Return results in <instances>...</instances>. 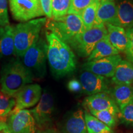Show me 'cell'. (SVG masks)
Masks as SVG:
<instances>
[{
  "mask_svg": "<svg viewBox=\"0 0 133 133\" xmlns=\"http://www.w3.org/2000/svg\"><path fill=\"white\" fill-rule=\"evenodd\" d=\"M47 59L54 77L62 78L76 70V61L73 50L53 33L46 31Z\"/></svg>",
  "mask_w": 133,
  "mask_h": 133,
  "instance_id": "obj_1",
  "label": "cell"
},
{
  "mask_svg": "<svg viewBox=\"0 0 133 133\" xmlns=\"http://www.w3.org/2000/svg\"><path fill=\"white\" fill-rule=\"evenodd\" d=\"M33 76L19 58L4 64L1 71V91L14 97L25 86L32 82Z\"/></svg>",
  "mask_w": 133,
  "mask_h": 133,
  "instance_id": "obj_2",
  "label": "cell"
},
{
  "mask_svg": "<svg viewBox=\"0 0 133 133\" xmlns=\"http://www.w3.org/2000/svg\"><path fill=\"white\" fill-rule=\"evenodd\" d=\"M47 22L46 18H37L21 22L14 28V55L22 57L26 51L39 38L41 29Z\"/></svg>",
  "mask_w": 133,
  "mask_h": 133,
  "instance_id": "obj_3",
  "label": "cell"
},
{
  "mask_svg": "<svg viewBox=\"0 0 133 133\" xmlns=\"http://www.w3.org/2000/svg\"><path fill=\"white\" fill-rule=\"evenodd\" d=\"M45 25L49 32L66 44L86 31L81 16L77 14H67L57 20L51 19Z\"/></svg>",
  "mask_w": 133,
  "mask_h": 133,
  "instance_id": "obj_4",
  "label": "cell"
},
{
  "mask_svg": "<svg viewBox=\"0 0 133 133\" xmlns=\"http://www.w3.org/2000/svg\"><path fill=\"white\" fill-rule=\"evenodd\" d=\"M47 42L39 38L22 57V62L30 71L33 78H42L46 74L47 61Z\"/></svg>",
  "mask_w": 133,
  "mask_h": 133,
  "instance_id": "obj_5",
  "label": "cell"
},
{
  "mask_svg": "<svg viewBox=\"0 0 133 133\" xmlns=\"http://www.w3.org/2000/svg\"><path fill=\"white\" fill-rule=\"evenodd\" d=\"M107 35V31L105 25H94L90 29L75 37L67 44L79 57H87L92 52L96 44Z\"/></svg>",
  "mask_w": 133,
  "mask_h": 133,
  "instance_id": "obj_6",
  "label": "cell"
},
{
  "mask_svg": "<svg viewBox=\"0 0 133 133\" xmlns=\"http://www.w3.org/2000/svg\"><path fill=\"white\" fill-rule=\"evenodd\" d=\"M10 11L17 21L25 22L44 16L39 0H8Z\"/></svg>",
  "mask_w": 133,
  "mask_h": 133,
  "instance_id": "obj_7",
  "label": "cell"
},
{
  "mask_svg": "<svg viewBox=\"0 0 133 133\" xmlns=\"http://www.w3.org/2000/svg\"><path fill=\"white\" fill-rule=\"evenodd\" d=\"M9 133H36V128L32 114L29 110L14 109L6 123Z\"/></svg>",
  "mask_w": 133,
  "mask_h": 133,
  "instance_id": "obj_8",
  "label": "cell"
},
{
  "mask_svg": "<svg viewBox=\"0 0 133 133\" xmlns=\"http://www.w3.org/2000/svg\"><path fill=\"white\" fill-rule=\"evenodd\" d=\"M122 60L119 54L102 58L91 61H86L83 65L84 70L90 71L98 75L112 78L116 66Z\"/></svg>",
  "mask_w": 133,
  "mask_h": 133,
  "instance_id": "obj_9",
  "label": "cell"
},
{
  "mask_svg": "<svg viewBox=\"0 0 133 133\" xmlns=\"http://www.w3.org/2000/svg\"><path fill=\"white\" fill-rule=\"evenodd\" d=\"M79 82L82 90L89 96L107 93L110 94L111 89L107 78L84 70L79 75Z\"/></svg>",
  "mask_w": 133,
  "mask_h": 133,
  "instance_id": "obj_10",
  "label": "cell"
},
{
  "mask_svg": "<svg viewBox=\"0 0 133 133\" xmlns=\"http://www.w3.org/2000/svg\"><path fill=\"white\" fill-rule=\"evenodd\" d=\"M35 123L39 127L45 126L51 122L54 111V99L49 92L43 93L38 104L34 109L30 110Z\"/></svg>",
  "mask_w": 133,
  "mask_h": 133,
  "instance_id": "obj_11",
  "label": "cell"
},
{
  "mask_svg": "<svg viewBox=\"0 0 133 133\" xmlns=\"http://www.w3.org/2000/svg\"><path fill=\"white\" fill-rule=\"evenodd\" d=\"M41 95V88L39 84H27L14 96L16 100L14 109L22 110L33 107L39 102Z\"/></svg>",
  "mask_w": 133,
  "mask_h": 133,
  "instance_id": "obj_12",
  "label": "cell"
},
{
  "mask_svg": "<svg viewBox=\"0 0 133 133\" xmlns=\"http://www.w3.org/2000/svg\"><path fill=\"white\" fill-rule=\"evenodd\" d=\"M116 17L112 25L124 29L133 27V0H116Z\"/></svg>",
  "mask_w": 133,
  "mask_h": 133,
  "instance_id": "obj_13",
  "label": "cell"
},
{
  "mask_svg": "<svg viewBox=\"0 0 133 133\" xmlns=\"http://www.w3.org/2000/svg\"><path fill=\"white\" fill-rule=\"evenodd\" d=\"M83 105L89 112L110 109H119L112 96L107 93H99L89 96L84 99Z\"/></svg>",
  "mask_w": 133,
  "mask_h": 133,
  "instance_id": "obj_14",
  "label": "cell"
},
{
  "mask_svg": "<svg viewBox=\"0 0 133 133\" xmlns=\"http://www.w3.org/2000/svg\"><path fill=\"white\" fill-rule=\"evenodd\" d=\"M116 17L115 2L109 0H100L94 25L112 24Z\"/></svg>",
  "mask_w": 133,
  "mask_h": 133,
  "instance_id": "obj_15",
  "label": "cell"
},
{
  "mask_svg": "<svg viewBox=\"0 0 133 133\" xmlns=\"http://www.w3.org/2000/svg\"><path fill=\"white\" fill-rule=\"evenodd\" d=\"M14 55V28L0 26V60Z\"/></svg>",
  "mask_w": 133,
  "mask_h": 133,
  "instance_id": "obj_16",
  "label": "cell"
},
{
  "mask_svg": "<svg viewBox=\"0 0 133 133\" xmlns=\"http://www.w3.org/2000/svg\"><path fill=\"white\" fill-rule=\"evenodd\" d=\"M107 38L112 46L119 52H124L128 43L126 31L123 28L112 24H106Z\"/></svg>",
  "mask_w": 133,
  "mask_h": 133,
  "instance_id": "obj_17",
  "label": "cell"
},
{
  "mask_svg": "<svg viewBox=\"0 0 133 133\" xmlns=\"http://www.w3.org/2000/svg\"><path fill=\"white\" fill-rule=\"evenodd\" d=\"M112 81L115 84H133V64L128 60H121L116 66Z\"/></svg>",
  "mask_w": 133,
  "mask_h": 133,
  "instance_id": "obj_18",
  "label": "cell"
},
{
  "mask_svg": "<svg viewBox=\"0 0 133 133\" xmlns=\"http://www.w3.org/2000/svg\"><path fill=\"white\" fill-rule=\"evenodd\" d=\"M110 94L120 110L133 101V86L129 84H115L111 89Z\"/></svg>",
  "mask_w": 133,
  "mask_h": 133,
  "instance_id": "obj_19",
  "label": "cell"
},
{
  "mask_svg": "<svg viewBox=\"0 0 133 133\" xmlns=\"http://www.w3.org/2000/svg\"><path fill=\"white\" fill-rule=\"evenodd\" d=\"M118 54H119V51L112 46L107 36H106L96 44L92 52L88 56L87 61H94Z\"/></svg>",
  "mask_w": 133,
  "mask_h": 133,
  "instance_id": "obj_20",
  "label": "cell"
},
{
  "mask_svg": "<svg viewBox=\"0 0 133 133\" xmlns=\"http://www.w3.org/2000/svg\"><path fill=\"white\" fill-rule=\"evenodd\" d=\"M64 133H87L84 112L81 110L75 112L67 119L64 128Z\"/></svg>",
  "mask_w": 133,
  "mask_h": 133,
  "instance_id": "obj_21",
  "label": "cell"
},
{
  "mask_svg": "<svg viewBox=\"0 0 133 133\" xmlns=\"http://www.w3.org/2000/svg\"><path fill=\"white\" fill-rule=\"evenodd\" d=\"M87 133H114L112 128L96 118L91 114H84Z\"/></svg>",
  "mask_w": 133,
  "mask_h": 133,
  "instance_id": "obj_22",
  "label": "cell"
},
{
  "mask_svg": "<svg viewBox=\"0 0 133 133\" xmlns=\"http://www.w3.org/2000/svg\"><path fill=\"white\" fill-rule=\"evenodd\" d=\"M90 114L110 128H114L119 118V109H110L102 111H91Z\"/></svg>",
  "mask_w": 133,
  "mask_h": 133,
  "instance_id": "obj_23",
  "label": "cell"
},
{
  "mask_svg": "<svg viewBox=\"0 0 133 133\" xmlns=\"http://www.w3.org/2000/svg\"><path fill=\"white\" fill-rule=\"evenodd\" d=\"M16 105L14 97L0 91V122L6 123L8 117Z\"/></svg>",
  "mask_w": 133,
  "mask_h": 133,
  "instance_id": "obj_24",
  "label": "cell"
},
{
  "mask_svg": "<svg viewBox=\"0 0 133 133\" xmlns=\"http://www.w3.org/2000/svg\"><path fill=\"white\" fill-rule=\"evenodd\" d=\"M99 1L100 0H95L92 4L88 6L80 14L83 25L86 30L90 29L94 25Z\"/></svg>",
  "mask_w": 133,
  "mask_h": 133,
  "instance_id": "obj_25",
  "label": "cell"
},
{
  "mask_svg": "<svg viewBox=\"0 0 133 133\" xmlns=\"http://www.w3.org/2000/svg\"><path fill=\"white\" fill-rule=\"evenodd\" d=\"M71 0H52V19L57 20L69 14Z\"/></svg>",
  "mask_w": 133,
  "mask_h": 133,
  "instance_id": "obj_26",
  "label": "cell"
},
{
  "mask_svg": "<svg viewBox=\"0 0 133 133\" xmlns=\"http://www.w3.org/2000/svg\"><path fill=\"white\" fill-rule=\"evenodd\" d=\"M95 0H71L70 8L68 14L79 15L88 6L92 4Z\"/></svg>",
  "mask_w": 133,
  "mask_h": 133,
  "instance_id": "obj_27",
  "label": "cell"
},
{
  "mask_svg": "<svg viewBox=\"0 0 133 133\" xmlns=\"http://www.w3.org/2000/svg\"><path fill=\"white\" fill-rule=\"evenodd\" d=\"M119 118L123 123L133 126V101L119 110Z\"/></svg>",
  "mask_w": 133,
  "mask_h": 133,
  "instance_id": "obj_28",
  "label": "cell"
},
{
  "mask_svg": "<svg viewBox=\"0 0 133 133\" xmlns=\"http://www.w3.org/2000/svg\"><path fill=\"white\" fill-rule=\"evenodd\" d=\"M126 35L128 43L124 52L128 61L133 64V27L126 30Z\"/></svg>",
  "mask_w": 133,
  "mask_h": 133,
  "instance_id": "obj_29",
  "label": "cell"
},
{
  "mask_svg": "<svg viewBox=\"0 0 133 133\" xmlns=\"http://www.w3.org/2000/svg\"><path fill=\"white\" fill-rule=\"evenodd\" d=\"M8 0H0V26L9 25Z\"/></svg>",
  "mask_w": 133,
  "mask_h": 133,
  "instance_id": "obj_30",
  "label": "cell"
},
{
  "mask_svg": "<svg viewBox=\"0 0 133 133\" xmlns=\"http://www.w3.org/2000/svg\"><path fill=\"white\" fill-rule=\"evenodd\" d=\"M52 0H39L44 15L49 19H52Z\"/></svg>",
  "mask_w": 133,
  "mask_h": 133,
  "instance_id": "obj_31",
  "label": "cell"
},
{
  "mask_svg": "<svg viewBox=\"0 0 133 133\" xmlns=\"http://www.w3.org/2000/svg\"><path fill=\"white\" fill-rule=\"evenodd\" d=\"M68 88L71 92H79L82 90L81 83L79 81L76 79H72L70 80L68 83Z\"/></svg>",
  "mask_w": 133,
  "mask_h": 133,
  "instance_id": "obj_32",
  "label": "cell"
},
{
  "mask_svg": "<svg viewBox=\"0 0 133 133\" xmlns=\"http://www.w3.org/2000/svg\"><path fill=\"white\" fill-rule=\"evenodd\" d=\"M0 133H9L7 128H6V127L0 130Z\"/></svg>",
  "mask_w": 133,
  "mask_h": 133,
  "instance_id": "obj_33",
  "label": "cell"
},
{
  "mask_svg": "<svg viewBox=\"0 0 133 133\" xmlns=\"http://www.w3.org/2000/svg\"><path fill=\"white\" fill-rule=\"evenodd\" d=\"M6 123H3L0 122V130L4 128V127H6Z\"/></svg>",
  "mask_w": 133,
  "mask_h": 133,
  "instance_id": "obj_34",
  "label": "cell"
},
{
  "mask_svg": "<svg viewBox=\"0 0 133 133\" xmlns=\"http://www.w3.org/2000/svg\"><path fill=\"white\" fill-rule=\"evenodd\" d=\"M41 133H56V132H54V131H50V130H49V131H45V132H41Z\"/></svg>",
  "mask_w": 133,
  "mask_h": 133,
  "instance_id": "obj_35",
  "label": "cell"
},
{
  "mask_svg": "<svg viewBox=\"0 0 133 133\" xmlns=\"http://www.w3.org/2000/svg\"><path fill=\"white\" fill-rule=\"evenodd\" d=\"M109 1H114L115 0H109Z\"/></svg>",
  "mask_w": 133,
  "mask_h": 133,
  "instance_id": "obj_36",
  "label": "cell"
},
{
  "mask_svg": "<svg viewBox=\"0 0 133 133\" xmlns=\"http://www.w3.org/2000/svg\"><path fill=\"white\" fill-rule=\"evenodd\" d=\"M38 133H41V132H38Z\"/></svg>",
  "mask_w": 133,
  "mask_h": 133,
  "instance_id": "obj_37",
  "label": "cell"
}]
</instances>
